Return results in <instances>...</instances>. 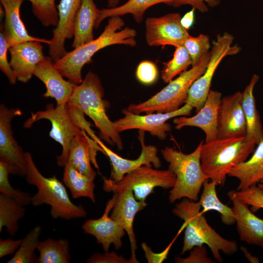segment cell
Masks as SVG:
<instances>
[{
    "label": "cell",
    "mask_w": 263,
    "mask_h": 263,
    "mask_svg": "<svg viewBox=\"0 0 263 263\" xmlns=\"http://www.w3.org/2000/svg\"><path fill=\"white\" fill-rule=\"evenodd\" d=\"M124 25V21L120 17L110 18L104 31L97 38L67 52L54 62L55 67L69 81L75 84L81 83L83 67L99 50L115 44L135 46L136 31L128 27L122 29Z\"/></svg>",
    "instance_id": "obj_1"
},
{
    "label": "cell",
    "mask_w": 263,
    "mask_h": 263,
    "mask_svg": "<svg viewBox=\"0 0 263 263\" xmlns=\"http://www.w3.org/2000/svg\"><path fill=\"white\" fill-rule=\"evenodd\" d=\"M201 208L198 201L184 198L172 209L173 213L184 222L178 233L185 229L181 254L191 250L194 246L206 244L214 259L222 262L220 251L226 255H233L238 251V244L235 241L223 238L213 229L200 211Z\"/></svg>",
    "instance_id": "obj_2"
},
{
    "label": "cell",
    "mask_w": 263,
    "mask_h": 263,
    "mask_svg": "<svg viewBox=\"0 0 263 263\" xmlns=\"http://www.w3.org/2000/svg\"><path fill=\"white\" fill-rule=\"evenodd\" d=\"M256 145L246 135L203 143L200 152L202 169L209 179L224 186L231 169L245 161Z\"/></svg>",
    "instance_id": "obj_3"
},
{
    "label": "cell",
    "mask_w": 263,
    "mask_h": 263,
    "mask_svg": "<svg viewBox=\"0 0 263 263\" xmlns=\"http://www.w3.org/2000/svg\"><path fill=\"white\" fill-rule=\"evenodd\" d=\"M104 95L99 77L90 71L82 82L75 86L67 104L89 117L99 131L102 138L109 145L121 150L123 142L114 122L106 113Z\"/></svg>",
    "instance_id": "obj_4"
},
{
    "label": "cell",
    "mask_w": 263,
    "mask_h": 263,
    "mask_svg": "<svg viewBox=\"0 0 263 263\" xmlns=\"http://www.w3.org/2000/svg\"><path fill=\"white\" fill-rule=\"evenodd\" d=\"M26 170L25 178L29 184L37 188L31 198L35 207L47 204L51 207L54 219L71 220L86 216L87 213L81 205H76L71 200L64 184L55 176H44L37 167L30 152H25Z\"/></svg>",
    "instance_id": "obj_5"
},
{
    "label": "cell",
    "mask_w": 263,
    "mask_h": 263,
    "mask_svg": "<svg viewBox=\"0 0 263 263\" xmlns=\"http://www.w3.org/2000/svg\"><path fill=\"white\" fill-rule=\"evenodd\" d=\"M203 143L202 140L195 150L188 154L170 147L161 150L164 159L169 163L168 169L176 176L175 185L169 192L170 203L184 198L198 201L203 183L208 179L201 164L200 152Z\"/></svg>",
    "instance_id": "obj_6"
},
{
    "label": "cell",
    "mask_w": 263,
    "mask_h": 263,
    "mask_svg": "<svg viewBox=\"0 0 263 263\" xmlns=\"http://www.w3.org/2000/svg\"><path fill=\"white\" fill-rule=\"evenodd\" d=\"M210 54V52L208 53L195 65L181 73L150 98L140 103L131 104L127 110L135 114H140L167 113L179 109L186 104L192 84L205 71Z\"/></svg>",
    "instance_id": "obj_7"
},
{
    "label": "cell",
    "mask_w": 263,
    "mask_h": 263,
    "mask_svg": "<svg viewBox=\"0 0 263 263\" xmlns=\"http://www.w3.org/2000/svg\"><path fill=\"white\" fill-rule=\"evenodd\" d=\"M175 181V175L169 169L160 170L143 166L126 174L118 181L103 178V188L105 191L113 193L129 188L137 200L145 202L155 188H172Z\"/></svg>",
    "instance_id": "obj_8"
},
{
    "label": "cell",
    "mask_w": 263,
    "mask_h": 263,
    "mask_svg": "<svg viewBox=\"0 0 263 263\" xmlns=\"http://www.w3.org/2000/svg\"><path fill=\"white\" fill-rule=\"evenodd\" d=\"M41 119L48 120L51 123L49 136L62 148L61 153L56 156V163L59 166L64 167L67 162L72 140L83 130L74 122L67 104L55 107L53 104H48L44 110L32 113L31 117L25 122L24 127L30 128Z\"/></svg>",
    "instance_id": "obj_9"
},
{
    "label": "cell",
    "mask_w": 263,
    "mask_h": 263,
    "mask_svg": "<svg viewBox=\"0 0 263 263\" xmlns=\"http://www.w3.org/2000/svg\"><path fill=\"white\" fill-rule=\"evenodd\" d=\"M233 36L225 33L219 35L213 42L209 61L204 73L192 84L186 103L195 108L197 112L203 106L210 90L215 72L222 59L227 56L239 52L240 47L233 44Z\"/></svg>",
    "instance_id": "obj_10"
},
{
    "label": "cell",
    "mask_w": 263,
    "mask_h": 263,
    "mask_svg": "<svg viewBox=\"0 0 263 263\" xmlns=\"http://www.w3.org/2000/svg\"><path fill=\"white\" fill-rule=\"evenodd\" d=\"M193 109L191 105L186 103L179 109L173 112L153 113L145 115L135 114L124 109L122 111L124 116L115 120L114 123L116 130L119 133L127 130L137 129L148 132L160 140H164L171 130L170 125L167 121L172 118L189 115Z\"/></svg>",
    "instance_id": "obj_11"
},
{
    "label": "cell",
    "mask_w": 263,
    "mask_h": 263,
    "mask_svg": "<svg viewBox=\"0 0 263 263\" xmlns=\"http://www.w3.org/2000/svg\"><path fill=\"white\" fill-rule=\"evenodd\" d=\"M21 114L19 109L8 108L2 104L0 105V161L9 165L12 174L25 176V152L15 139L11 126L14 117Z\"/></svg>",
    "instance_id": "obj_12"
},
{
    "label": "cell",
    "mask_w": 263,
    "mask_h": 263,
    "mask_svg": "<svg viewBox=\"0 0 263 263\" xmlns=\"http://www.w3.org/2000/svg\"><path fill=\"white\" fill-rule=\"evenodd\" d=\"M145 132L139 131L138 138L141 145V152L135 159L122 157L107 147L96 136L93 134L91 138L102 149L103 153L109 159L112 170L110 179L113 181L120 180L126 174L143 166L159 168L161 162L158 156V149L154 145H147L144 140Z\"/></svg>",
    "instance_id": "obj_13"
},
{
    "label": "cell",
    "mask_w": 263,
    "mask_h": 263,
    "mask_svg": "<svg viewBox=\"0 0 263 263\" xmlns=\"http://www.w3.org/2000/svg\"><path fill=\"white\" fill-rule=\"evenodd\" d=\"M181 18L177 13L148 18L145 22L147 44L150 46L184 45L190 35L182 25Z\"/></svg>",
    "instance_id": "obj_14"
},
{
    "label": "cell",
    "mask_w": 263,
    "mask_h": 263,
    "mask_svg": "<svg viewBox=\"0 0 263 263\" xmlns=\"http://www.w3.org/2000/svg\"><path fill=\"white\" fill-rule=\"evenodd\" d=\"M114 202L110 215L111 218L121 225L127 233L131 244V255L130 259L132 263H138L136 259V240L133 231V224L137 212L147 206L146 202L137 200L133 191L125 188L113 193Z\"/></svg>",
    "instance_id": "obj_15"
},
{
    "label": "cell",
    "mask_w": 263,
    "mask_h": 263,
    "mask_svg": "<svg viewBox=\"0 0 263 263\" xmlns=\"http://www.w3.org/2000/svg\"><path fill=\"white\" fill-rule=\"evenodd\" d=\"M222 94L210 90L203 106L192 116H181L173 120L175 127L180 130L186 126L201 129L205 134V142L218 138V116Z\"/></svg>",
    "instance_id": "obj_16"
},
{
    "label": "cell",
    "mask_w": 263,
    "mask_h": 263,
    "mask_svg": "<svg viewBox=\"0 0 263 263\" xmlns=\"http://www.w3.org/2000/svg\"><path fill=\"white\" fill-rule=\"evenodd\" d=\"M242 100L240 92L222 98L218 116V138L246 135V122Z\"/></svg>",
    "instance_id": "obj_17"
},
{
    "label": "cell",
    "mask_w": 263,
    "mask_h": 263,
    "mask_svg": "<svg viewBox=\"0 0 263 263\" xmlns=\"http://www.w3.org/2000/svg\"><path fill=\"white\" fill-rule=\"evenodd\" d=\"M51 56H46L36 67L34 75L45 85V97L54 98L56 105H67L77 84L65 80L54 65Z\"/></svg>",
    "instance_id": "obj_18"
},
{
    "label": "cell",
    "mask_w": 263,
    "mask_h": 263,
    "mask_svg": "<svg viewBox=\"0 0 263 263\" xmlns=\"http://www.w3.org/2000/svg\"><path fill=\"white\" fill-rule=\"evenodd\" d=\"M114 202L113 196L107 202L101 217L87 220L82 226L83 232L94 236L105 252L108 251L111 244L114 245L115 249L119 250L122 245L121 239L126 232L123 227L109 216Z\"/></svg>",
    "instance_id": "obj_19"
},
{
    "label": "cell",
    "mask_w": 263,
    "mask_h": 263,
    "mask_svg": "<svg viewBox=\"0 0 263 263\" xmlns=\"http://www.w3.org/2000/svg\"><path fill=\"white\" fill-rule=\"evenodd\" d=\"M81 2V0H60L57 6L59 20L48 45L50 56L54 62L67 53L65 42L73 37L75 18Z\"/></svg>",
    "instance_id": "obj_20"
},
{
    "label": "cell",
    "mask_w": 263,
    "mask_h": 263,
    "mask_svg": "<svg viewBox=\"0 0 263 263\" xmlns=\"http://www.w3.org/2000/svg\"><path fill=\"white\" fill-rule=\"evenodd\" d=\"M41 43L28 41L9 48L10 63L18 81L27 82L34 75L38 64L44 57Z\"/></svg>",
    "instance_id": "obj_21"
},
{
    "label": "cell",
    "mask_w": 263,
    "mask_h": 263,
    "mask_svg": "<svg viewBox=\"0 0 263 263\" xmlns=\"http://www.w3.org/2000/svg\"><path fill=\"white\" fill-rule=\"evenodd\" d=\"M227 195L232 202V208L240 240L263 248V219L256 216L248 205L237 199L234 190L229 191Z\"/></svg>",
    "instance_id": "obj_22"
},
{
    "label": "cell",
    "mask_w": 263,
    "mask_h": 263,
    "mask_svg": "<svg viewBox=\"0 0 263 263\" xmlns=\"http://www.w3.org/2000/svg\"><path fill=\"white\" fill-rule=\"evenodd\" d=\"M98 151L103 152L102 149L84 131L76 136L71 144L67 163H69L82 173L95 179L96 172L91 163L97 169Z\"/></svg>",
    "instance_id": "obj_23"
},
{
    "label": "cell",
    "mask_w": 263,
    "mask_h": 263,
    "mask_svg": "<svg viewBox=\"0 0 263 263\" xmlns=\"http://www.w3.org/2000/svg\"><path fill=\"white\" fill-rule=\"evenodd\" d=\"M0 1L4 11L5 16L2 31L9 48L28 41H36L48 45L50 43V40L35 37L28 34L20 15V9L23 0Z\"/></svg>",
    "instance_id": "obj_24"
},
{
    "label": "cell",
    "mask_w": 263,
    "mask_h": 263,
    "mask_svg": "<svg viewBox=\"0 0 263 263\" xmlns=\"http://www.w3.org/2000/svg\"><path fill=\"white\" fill-rule=\"evenodd\" d=\"M100 12L94 0H81L74 20L72 45L74 48L94 39L93 30Z\"/></svg>",
    "instance_id": "obj_25"
},
{
    "label": "cell",
    "mask_w": 263,
    "mask_h": 263,
    "mask_svg": "<svg viewBox=\"0 0 263 263\" xmlns=\"http://www.w3.org/2000/svg\"><path fill=\"white\" fill-rule=\"evenodd\" d=\"M257 145L251 157L234 167L228 174L239 180L237 190L257 185L263 180V141Z\"/></svg>",
    "instance_id": "obj_26"
},
{
    "label": "cell",
    "mask_w": 263,
    "mask_h": 263,
    "mask_svg": "<svg viewBox=\"0 0 263 263\" xmlns=\"http://www.w3.org/2000/svg\"><path fill=\"white\" fill-rule=\"evenodd\" d=\"M259 76L254 74L242 93V104L246 122V136L256 145L263 141V128L260 116L256 108L253 90Z\"/></svg>",
    "instance_id": "obj_27"
},
{
    "label": "cell",
    "mask_w": 263,
    "mask_h": 263,
    "mask_svg": "<svg viewBox=\"0 0 263 263\" xmlns=\"http://www.w3.org/2000/svg\"><path fill=\"white\" fill-rule=\"evenodd\" d=\"M174 0H128L123 4L113 8L101 10L96 22L95 28H97L101 22L107 18L131 14L135 20L140 23L145 11L150 7L158 3L172 5Z\"/></svg>",
    "instance_id": "obj_28"
},
{
    "label": "cell",
    "mask_w": 263,
    "mask_h": 263,
    "mask_svg": "<svg viewBox=\"0 0 263 263\" xmlns=\"http://www.w3.org/2000/svg\"><path fill=\"white\" fill-rule=\"evenodd\" d=\"M94 180L82 173L69 163L64 166L63 182L69 189L73 198L87 197L94 203Z\"/></svg>",
    "instance_id": "obj_29"
},
{
    "label": "cell",
    "mask_w": 263,
    "mask_h": 263,
    "mask_svg": "<svg viewBox=\"0 0 263 263\" xmlns=\"http://www.w3.org/2000/svg\"><path fill=\"white\" fill-rule=\"evenodd\" d=\"M216 182L207 179L203 184V192L198 202L203 208L204 213L208 211L215 210L219 212L222 222L227 225L236 223L235 215L232 208L229 207L221 202L218 198L216 190Z\"/></svg>",
    "instance_id": "obj_30"
},
{
    "label": "cell",
    "mask_w": 263,
    "mask_h": 263,
    "mask_svg": "<svg viewBox=\"0 0 263 263\" xmlns=\"http://www.w3.org/2000/svg\"><path fill=\"white\" fill-rule=\"evenodd\" d=\"M38 263H69L70 262V244L66 239L55 240L47 238L39 242L37 249Z\"/></svg>",
    "instance_id": "obj_31"
},
{
    "label": "cell",
    "mask_w": 263,
    "mask_h": 263,
    "mask_svg": "<svg viewBox=\"0 0 263 263\" xmlns=\"http://www.w3.org/2000/svg\"><path fill=\"white\" fill-rule=\"evenodd\" d=\"M25 206L21 205L12 198L0 193V232L3 227L11 236L16 235L19 229V221L26 212Z\"/></svg>",
    "instance_id": "obj_32"
},
{
    "label": "cell",
    "mask_w": 263,
    "mask_h": 263,
    "mask_svg": "<svg viewBox=\"0 0 263 263\" xmlns=\"http://www.w3.org/2000/svg\"><path fill=\"white\" fill-rule=\"evenodd\" d=\"M192 66V60L187 49L184 46L175 47L173 57L164 64L161 72V78L168 83L178 74L187 70Z\"/></svg>",
    "instance_id": "obj_33"
},
{
    "label": "cell",
    "mask_w": 263,
    "mask_h": 263,
    "mask_svg": "<svg viewBox=\"0 0 263 263\" xmlns=\"http://www.w3.org/2000/svg\"><path fill=\"white\" fill-rule=\"evenodd\" d=\"M41 227L36 225L22 239L21 244L13 257L7 263H29L36 261L35 251L39 242Z\"/></svg>",
    "instance_id": "obj_34"
},
{
    "label": "cell",
    "mask_w": 263,
    "mask_h": 263,
    "mask_svg": "<svg viewBox=\"0 0 263 263\" xmlns=\"http://www.w3.org/2000/svg\"><path fill=\"white\" fill-rule=\"evenodd\" d=\"M32 4L34 15L45 27H56L59 20L58 13L55 0H23Z\"/></svg>",
    "instance_id": "obj_35"
},
{
    "label": "cell",
    "mask_w": 263,
    "mask_h": 263,
    "mask_svg": "<svg viewBox=\"0 0 263 263\" xmlns=\"http://www.w3.org/2000/svg\"><path fill=\"white\" fill-rule=\"evenodd\" d=\"M11 169L8 164L0 161V192L15 200L21 205L25 206L31 204L30 193L15 189L9 180V174Z\"/></svg>",
    "instance_id": "obj_36"
},
{
    "label": "cell",
    "mask_w": 263,
    "mask_h": 263,
    "mask_svg": "<svg viewBox=\"0 0 263 263\" xmlns=\"http://www.w3.org/2000/svg\"><path fill=\"white\" fill-rule=\"evenodd\" d=\"M184 46L190 56L193 66L209 53L210 48L209 38L202 34L197 37L190 36L185 41Z\"/></svg>",
    "instance_id": "obj_37"
},
{
    "label": "cell",
    "mask_w": 263,
    "mask_h": 263,
    "mask_svg": "<svg viewBox=\"0 0 263 263\" xmlns=\"http://www.w3.org/2000/svg\"><path fill=\"white\" fill-rule=\"evenodd\" d=\"M234 195L239 200L250 206L253 212L263 208V190L257 185L243 190H234Z\"/></svg>",
    "instance_id": "obj_38"
},
{
    "label": "cell",
    "mask_w": 263,
    "mask_h": 263,
    "mask_svg": "<svg viewBox=\"0 0 263 263\" xmlns=\"http://www.w3.org/2000/svg\"><path fill=\"white\" fill-rule=\"evenodd\" d=\"M135 75L136 78L141 83L149 85L153 84L157 80L158 70L155 63L150 61L144 60L138 64Z\"/></svg>",
    "instance_id": "obj_39"
},
{
    "label": "cell",
    "mask_w": 263,
    "mask_h": 263,
    "mask_svg": "<svg viewBox=\"0 0 263 263\" xmlns=\"http://www.w3.org/2000/svg\"><path fill=\"white\" fill-rule=\"evenodd\" d=\"M9 47L4 37L3 31L0 33V69L8 78L11 84H15L17 80L16 75L13 70L7 58V51Z\"/></svg>",
    "instance_id": "obj_40"
},
{
    "label": "cell",
    "mask_w": 263,
    "mask_h": 263,
    "mask_svg": "<svg viewBox=\"0 0 263 263\" xmlns=\"http://www.w3.org/2000/svg\"><path fill=\"white\" fill-rule=\"evenodd\" d=\"M189 255L186 258L176 257L175 262L178 263H213L214 262L207 256V253L204 245L194 246Z\"/></svg>",
    "instance_id": "obj_41"
},
{
    "label": "cell",
    "mask_w": 263,
    "mask_h": 263,
    "mask_svg": "<svg viewBox=\"0 0 263 263\" xmlns=\"http://www.w3.org/2000/svg\"><path fill=\"white\" fill-rule=\"evenodd\" d=\"M88 263H132L131 260L126 259L122 256L118 255L115 252L104 253H96L93 254L87 261Z\"/></svg>",
    "instance_id": "obj_42"
},
{
    "label": "cell",
    "mask_w": 263,
    "mask_h": 263,
    "mask_svg": "<svg viewBox=\"0 0 263 263\" xmlns=\"http://www.w3.org/2000/svg\"><path fill=\"white\" fill-rule=\"evenodd\" d=\"M220 2V0H174L172 6L179 7L189 5L201 12H206L208 9L206 3L213 7L217 6Z\"/></svg>",
    "instance_id": "obj_43"
},
{
    "label": "cell",
    "mask_w": 263,
    "mask_h": 263,
    "mask_svg": "<svg viewBox=\"0 0 263 263\" xmlns=\"http://www.w3.org/2000/svg\"><path fill=\"white\" fill-rule=\"evenodd\" d=\"M174 241V240L172 241L164 251L159 253H154L145 243H142L141 246L145 253V255L148 262L149 263H162L167 258L170 248Z\"/></svg>",
    "instance_id": "obj_44"
},
{
    "label": "cell",
    "mask_w": 263,
    "mask_h": 263,
    "mask_svg": "<svg viewBox=\"0 0 263 263\" xmlns=\"http://www.w3.org/2000/svg\"><path fill=\"white\" fill-rule=\"evenodd\" d=\"M22 239L13 240L0 239V258L13 254L19 247Z\"/></svg>",
    "instance_id": "obj_45"
},
{
    "label": "cell",
    "mask_w": 263,
    "mask_h": 263,
    "mask_svg": "<svg viewBox=\"0 0 263 263\" xmlns=\"http://www.w3.org/2000/svg\"><path fill=\"white\" fill-rule=\"evenodd\" d=\"M195 10V9L193 7L191 11L187 13L181 18V23L183 27L187 30L191 26L193 22Z\"/></svg>",
    "instance_id": "obj_46"
},
{
    "label": "cell",
    "mask_w": 263,
    "mask_h": 263,
    "mask_svg": "<svg viewBox=\"0 0 263 263\" xmlns=\"http://www.w3.org/2000/svg\"><path fill=\"white\" fill-rule=\"evenodd\" d=\"M241 250L242 251L245 258L251 263H259V260L255 257H253L248 251L247 249L243 246L241 247Z\"/></svg>",
    "instance_id": "obj_47"
},
{
    "label": "cell",
    "mask_w": 263,
    "mask_h": 263,
    "mask_svg": "<svg viewBox=\"0 0 263 263\" xmlns=\"http://www.w3.org/2000/svg\"><path fill=\"white\" fill-rule=\"evenodd\" d=\"M120 0H108V6L109 8H113L117 6Z\"/></svg>",
    "instance_id": "obj_48"
},
{
    "label": "cell",
    "mask_w": 263,
    "mask_h": 263,
    "mask_svg": "<svg viewBox=\"0 0 263 263\" xmlns=\"http://www.w3.org/2000/svg\"><path fill=\"white\" fill-rule=\"evenodd\" d=\"M257 186L263 190V180H261L259 183L257 184Z\"/></svg>",
    "instance_id": "obj_49"
}]
</instances>
